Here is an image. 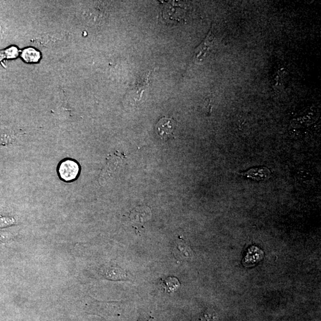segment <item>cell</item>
<instances>
[{
  "mask_svg": "<svg viewBox=\"0 0 321 321\" xmlns=\"http://www.w3.org/2000/svg\"><path fill=\"white\" fill-rule=\"evenodd\" d=\"M176 124V122L172 117L171 118L163 117L156 124L157 133L163 141H169L174 138Z\"/></svg>",
  "mask_w": 321,
  "mask_h": 321,
  "instance_id": "1",
  "label": "cell"
},
{
  "mask_svg": "<svg viewBox=\"0 0 321 321\" xmlns=\"http://www.w3.org/2000/svg\"><path fill=\"white\" fill-rule=\"evenodd\" d=\"M80 171L79 165L76 161L68 160L64 161L58 167V174L61 179L71 181L76 179Z\"/></svg>",
  "mask_w": 321,
  "mask_h": 321,
  "instance_id": "2",
  "label": "cell"
},
{
  "mask_svg": "<svg viewBox=\"0 0 321 321\" xmlns=\"http://www.w3.org/2000/svg\"><path fill=\"white\" fill-rule=\"evenodd\" d=\"M214 39L215 36L213 32H212V30H209L205 40L195 50L194 59L195 60L200 61L203 60V58L205 57L206 54L209 51V49L213 46Z\"/></svg>",
  "mask_w": 321,
  "mask_h": 321,
  "instance_id": "3",
  "label": "cell"
},
{
  "mask_svg": "<svg viewBox=\"0 0 321 321\" xmlns=\"http://www.w3.org/2000/svg\"><path fill=\"white\" fill-rule=\"evenodd\" d=\"M264 257V252L258 247H252L248 249L247 255L243 259L242 264L245 267L255 266L260 262Z\"/></svg>",
  "mask_w": 321,
  "mask_h": 321,
  "instance_id": "4",
  "label": "cell"
},
{
  "mask_svg": "<svg viewBox=\"0 0 321 321\" xmlns=\"http://www.w3.org/2000/svg\"><path fill=\"white\" fill-rule=\"evenodd\" d=\"M255 181H267L272 177V172L267 167H261L248 170L241 174Z\"/></svg>",
  "mask_w": 321,
  "mask_h": 321,
  "instance_id": "5",
  "label": "cell"
},
{
  "mask_svg": "<svg viewBox=\"0 0 321 321\" xmlns=\"http://www.w3.org/2000/svg\"><path fill=\"white\" fill-rule=\"evenodd\" d=\"M22 58L25 61L28 63L37 62L40 59V52L34 49L29 48L24 49L22 54Z\"/></svg>",
  "mask_w": 321,
  "mask_h": 321,
  "instance_id": "6",
  "label": "cell"
},
{
  "mask_svg": "<svg viewBox=\"0 0 321 321\" xmlns=\"http://www.w3.org/2000/svg\"><path fill=\"white\" fill-rule=\"evenodd\" d=\"M162 286L166 292L172 293L176 290L180 284L179 281L175 277H169L166 280H162Z\"/></svg>",
  "mask_w": 321,
  "mask_h": 321,
  "instance_id": "7",
  "label": "cell"
},
{
  "mask_svg": "<svg viewBox=\"0 0 321 321\" xmlns=\"http://www.w3.org/2000/svg\"><path fill=\"white\" fill-rule=\"evenodd\" d=\"M15 220L13 218L2 217L0 218V227H6V226L15 224Z\"/></svg>",
  "mask_w": 321,
  "mask_h": 321,
  "instance_id": "8",
  "label": "cell"
}]
</instances>
